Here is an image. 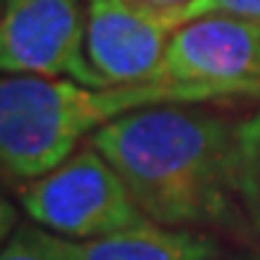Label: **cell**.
Here are the masks:
<instances>
[{"label": "cell", "instance_id": "6da1fadb", "mask_svg": "<svg viewBox=\"0 0 260 260\" xmlns=\"http://www.w3.org/2000/svg\"><path fill=\"white\" fill-rule=\"evenodd\" d=\"M236 122L202 104H154L106 122L90 144L120 173L149 220L191 231L239 229Z\"/></svg>", "mask_w": 260, "mask_h": 260}, {"label": "cell", "instance_id": "7a4b0ae2", "mask_svg": "<svg viewBox=\"0 0 260 260\" xmlns=\"http://www.w3.org/2000/svg\"><path fill=\"white\" fill-rule=\"evenodd\" d=\"M154 104H188L165 82L93 88L69 77L0 72V170L40 178L120 114Z\"/></svg>", "mask_w": 260, "mask_h": 260}, {"label": "cell", "instance_id": "3957f363", "mask_svg": "<svg viewBox=\"0 0 260 260\" xmlns=\"http://www.w3.org/2000/svg\"><path fill=\"white\" fill-rule=\"evenodd\" d=\"M19 199L32 223L69 239H96L149 223L120 173L93 144L27 181Z\"/></svg>", "mask_w": 260, "mask_h": 260}, {"label": "cell", "instance_id": "277c9868", "mask_svg": "<svg viewBox=\"0 0 260 260\" xmlns=\"http://www.w3.org/2000/svg\"><path fill=\"white\" fill-rule=\"evenodd\" d=\"M151 80L178 88L188 104L260 99V24L220 14L186 21Z\"/></svg>", "mask_w": 260, "mask_h": 260}, {"label": "cell", "instance_id": "5b68a950", "mask_svg": "<svg viewBox=\"0 0 260 260\" xmlns=\"http://www.w3.org/2000/svg\"><path fill=\"white\" fill-rule=\"evenodd\" d=\"M0 72L69 77L109 88L88 61L80 0H6L0 11Z\"/></svg>", "mask_w": 260, "mask_h": 260}, {"label": "cell", "instance_id": "8992f818", "mask_svg": "<svg viewBox=\"0 0 260 260\" xmlns=\"http://www.w3.org/2000/svg\"><path fill=\"white\" fill-rule=\"evenodd\" d=\"M178 27L173 14L144 0H88V61L106 85L149 82Z\"/></svg>", "mask_w": 260, "mask_h": 260}, {"label": "cell", "instance_id": "52a82bcc", "mask_svg": "<svg viewBox=\"0 0 260 260\" xmlns=\"http://www.w3.org/2000/svg\"><path fill=\"white\" fill-rule=\"evenodd\" d=\"M58 260H210L212 244L191 229H173L149 220L96 239H69L48 231Z\"/></svg>", "mask_w": 260, "mask_h": 260}, {"label": "cell", "instance_id": "ba28073f", "mask_svg": "<svg viewBox=\"0 0 260 260\" xmlns=\"http://www.w3.org/2000/svg\"><path fill=\"white\" fill-rule=\"evenodd\" d=\"M234 191L244 226L260 234V112L236 122Z\"/></svg>", "mask_w": 260, "mask_h": 260}, {"label": "cell", "instance_id": "9c48e42d", "mask_svg": "<svg viewBox=\"0 0 260 260\" xmlns=\"http://www.w3.org/2000/svg\"><path fill=\"white\" fill-rule=\"evenodd\" d=\"M0 260H58L48 244V231L38 223H21L0 250Z\"/></svg>", "mask_w": 260, "mask_h": 260}, {"label": "cell", "instance_id": "30bf717a", "mask_svg": "<svg viewBox=\"0 0 260 260\" xmlns=\"http://www.w3.org/2000/svg\"><path fill=\"white\" fill-rule=\"evenodd\" d=\"M234 16V19H247L260 24V0H194L183 14V24L199 16Z\"/></svg>", "mask_w": 260, "mask_h": 260}, {"label": "cell", "instance_id": "8fae6325", "mask_svg": "<svg viewBox=\"0 0 260 260\" xmlns=\"http://www.w3.org/2000/svg\"><path fill=\"white\" fill-rule=\"evenodd\" d=\"M16 229H19V212L6 199V194L0 191V250L6 247V242L11 239V234Z\"/></svg>", "mask_w": 260, "mask_h": 260}, {"label": "cell", "instance_id": "7c38bea8", "mask_svg": "<svg viewBox=\"0 0 260 260\" xmlns=\"http://www.w3.org/2000/svg\"><path fill=\"white\" fill-rule=\"evenodd\" d=\"M144 3L154 6V8H159V11H168V14H173V16L183 24V14H186V8L191 6L194 0H144Z\"/></svg>", "mask_w": 260, "mask_h": 260}, {"label": "cell", "instance_id": "4fadbf2b", "mask_svg": "<svg viewBox=\"0 0 260 260\" xmlns=\"http://www.w3.org/2000/svg\"><path fill=\"white\" fill-rule=\"evenodd\" d=\"M239 260H260V247H257V250H252V252H247V255H242Z\"/></svg>", "mask_w": 260, "mask_h": 260}, {"label": "cell", "instance_id": "5bb4252c", "mask_svg": "<svg viewBox=\"0 0 260 260\" xmlns=\"http://www.w3.org/2000/svg\"><path fill=\"white\" fill-rule=\"evenodd\" d=\"M3 6H6V0H0V11H3Z\"/></svg>", "mask_w": 260, "mask_h": 260}]
</instances>
